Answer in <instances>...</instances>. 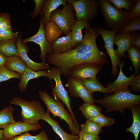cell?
<instances>
[{
    "instance_id": "6da1fadb",
    "label": "cell",
    "mask_w": 140,
    "mask_h": 140,
    "mask_svg": "<svg viewBox=\"0 0 140 140\" xmlns=\"http://www.w3.org/2000/svg\"><path fill=\"white\" fill-rule=\"evenodd\" d=\"M99 36L97 28H85L82 41L78 46L61 54H47L46 60L48 63L60 68L61 75L65 76H68L71 68L78 64L93 63L104 66L108 60L104 53L97 46L96 39Z\"/></svg>"
},
{
    "instance_id": "7a4b0ae2",
    "label": "cell",
    "mask_w": 140,
    "mask_h": 140,
    "mask_svg": "<svg viewBox=\"0 0 140 140\" xmlns=\"http://www.w3.org/2000/svg\"><path fill=\"white\" fill-rule=\"evenodd\" d=\"M114 93L104 96L103 99L95 100L106 108V113L117 111L124 114L125 108L140 104V95L132 94L129 87L115 90Z\"/></svg>"
},
{
    "instance_id": "3957f363",
    "label": "cell",
    "mask_w": 140,
    "mask_h": 140,
    "mask_svg": "<svg viewBox=\"0 0 140 140\" xmlns=\"http://www.w3.org/2000/svg\"><path fill=\"white\" fill-rule=\"evenodd\" d=\"M98 1V7L103 15L107 29L116 30L118 32L130 22L129 12L116 8L108 0Z\"/></svg>"
},
{
    "instance_id": "277c9868",
    "label": "cell",
    "mask_w": 140,
    "mask_h": 140,
    "mask_svg": "<svg viewBox=\"0 0 140 140\" xmlns=\"http://www.w3.org/2000/svg\"><path fill=\"white\" fill-rule=\"evenodd\" d=\"M38 94L45 104L47 110L51 113L54 117L58 116L61 120L65 121L68 125L72 135H78L80 131L76 128L71 115L65 109L61 100L58 98H53L46 91L40 90Z\"/></svg>"
},
{
    "instance_id": "5b68a950",
    "label": "cell",
    "mask_w": 140,
    "mask_h": 140,
    "mask_svg": "<svg viewBox=\"0 0 140 140\" xmlns=\"http://www.w3.org/2000/svg\"><path fill=\"white\" fill-rule=\"evenodd\" d=\"M9 104L20 106L22 121L32 125L39 123V121L46 112L40 102L36 100H27L20 97H15L11 99Z\"/></svg>"
},
{
    "instance_id": "8992f818",
    "label": "cell",
    "mask_w": 140,
    "mask_h": 140,
    "mask_svg": "<svg viewBox=\"0 0 140 140\" xmlns=\"http://www.w3.org/2000/svg\"><path fill=\"white\" fill-rule=\"evenodd\" d=\"M73 9L71 4H68L61 9H57L51 15V20L57 24L66 36L71 33V27L76 20Z\"/></svg>"
},
{
    "instance_id": "52a82bcc",
    "label": "cell",
    "mask_w": 140,
    "mask_h": 140,
    "mask_svg": "<svg viewBox=\"0 0 140 140\" xmlns=\"http://www.w3.org/2000/svg\"><path fill=\"white\" fill-rule=\"evenodd\" d=\"M61 72L58 67H52L48 70L47 78L54 80L55 86L52 92L54 99L58 98L62 101V103L66 106L73 119L75 120L76 117L71 108L70 104L71 99L68 92L63 86L61 79Z\"/></svg>"
},
{
    "instance_id": "ba28073f",
    "label": "cell",
    "mask_w": 140,
    "mask_h": 140,
    "mask_svg": "<svg viewBox=\"0 0 140 140\" xmlns=\"http://www.w3.org/2000/svg\"><path fill=\"white\" fill-rule=\"evenodd\" d=\"M71 5L75 11L76 20L89 22L98 14L97 0H75Z\"/></svg>"
},
{
    "instance_id": "9c48e42d",
    "label": "cell",
    "mask_w": 140,
    "mask_h": 140,
    "mask_svg": "<svg viewBox=\"0 0 140 140\" xmlns=\"http://www.w3.org/2000/svg\"><path fill=\"white\" fill-rule=\"evenodd\" d=\"M97 31L99 35L102 37L104 42L103 46L111 61V74L115 77L118 74V66L121 62L115 53L113 47L114 38L116 33H118V31L116 30H109L101 27L97 28Z\"/></svg>"
},
{
    "instance_id": "30bf717a",
    "label": "cell",
    "mask_w": 140,
    "mask_h": 140,
    "mask_svg": "<svg viewBox=\"0 0 140 140\" xmlns=\"http://www.w3.org/2000/svg\"><path fill=\"white\" fill-rule=\"evenodd\" d=\"M65 86L68 88L67 90L71 96L80 97L85 103L94 104L95 100L83 85L81 80L72 76L67 79Z\"/></svg>"
},
{
    "instance_id": "8fae6325",
    "label": "cell",
    "mask_w": 140,
    "mask_h": 140,
    "mask_svg": "<svg viewBox=\"0 0 140 140\" xmlns=\"http://www.w3.org/2000/svg\"><path fill=\"white\" fill-rule=\"evenodd\" d=\"M29 42H33L38 44L40 49V58L42 62H46L47 54L53 53L51 45L48 41L44 32V25L41 18L39 29L37 32L31 37L24 39L22 41L23 44Z\"/></svg>"
},
{
    "instance_id": "7c38bea8",
    "label": "cell",
    "mask_w": 140,
    "mask_h": 140,
    "mask_svg": "<svg viewBox=\"0 0 140 140\" xmlns=\"http://www.w3.org/2000/svg\"><path fill=\"white\" fill-rule=\"evenodd\" d=\"M102 69L101 66L96 64H82L73 67L69 71L68 75L82 80L87 78H96L97 74Z\"/></svg>"
},
{
    "instance_id": "4fadbf2b",
    "label": "cell",
    "mask_w": 140,
    "mask_h": 140,
    "mask_svg": "<svg viewBox=\"0 0 140 140\" xmlns=\"http://www.w3.org/2000/svg\"><path fill=\"white\" fill-rule=\"evenodd\" d=\"M41 128V125L39 123L33 125L21 121H15L3 129L4 135L5 140H9L22 133L30 131H36Z\"/></svg>"
},
{
    "instance_id": "5bb4252c",
    "label": "cell",
    "mask_w": 140,
    "mask_h": 140,
    "mask_svg": "<svg viewBox=\"0 0 140 140\" xmlns=\"http://www.w3.org/2000/svg\"><path fill=\"white\" fill-rule=\"evenodd\" d=\"M22 34L17 39L16 45L18 49L19 57L26 64L27 66L35 71H38L49 70L50 67L49 65L44 62L38 63L32 60L28 56L26 46L22 43Z\"/></svg>"
},
{
    "instance_id": "9a60e30c",
    "label": "cell",
    "mask_w": 140,
    "mask_h": 140,
    "mask_svg": "<svg viewBox=\"0 0 140 140\" xmlns=\"http://www.w3.org/2000/svg\"><path fill=\"white\" fill-rule=\"evenodd\" d=\"M132 32L118 33L114 36L113 44L118 46L115 52L119 59L126 56L125 53L128 51L131 46V37Z\"/></svg>"
},
{
    "instance_id": "2e32d148",
    "label": "cell",
    "mask_w": 140,
    "mask_h": 140,
    "mask_svg": "<svg viewBox=\"0 0 140 140\" xmlns=\"http://www.w3.org/2000/svg\"><path fill=\"white\" fill-rule=\"evenodd\" d=\"M125 62V60H123L119 65L120 70L116 79L113 82H109L107 84V87L109 90L114 91L116 90L126 89L129 87L135 75L133 74L130 77H127L124 74L122 68Z\"/></svg>"
},
{
    "instance_id": "e0dca14e",
    "label": "cell",
    "mask_w": 140,
    "mask_h": 140,
    "mask_svg": "<svg viewBox=\"0 0 140 140\" xmlns=\"http://www.w3.org/2000/svg\"><path fill=\"white\" fill-rule=\"evenodd\" d=\"M47 123L52 127L53 130L58 135L61 140H78V135L70 134L65 132L60 126L59 122L53 119L49 112L47 110L41 118Z\"/></svg>"
},
{
    "instance_id": "ac0fdd59",
    "label": "cell",
    "mask_w": 140,
    "mask_h": 140,
    "mask_svg": "<svg viewBox=\"0 0 140 140\" xmlns=\"http://www.w3.org/2000/svg\"><path fill=\"white\" fill-rule=\"evenodd\" d=\"M49 70L35 71L27 67L21 75L18 86L19 90L22 92L26 90L28 83L31 80L37 78L40 76L47 78Z\"/></svg>"
},
{
    "instance_id": "d6986e66",
    "label": "cell",
    "mask_w": 140,
    "mask_h": 140,
    "mask_svg": "<svg viewBox=\"0 0 140 140\" xmlns=\"http://www.w3.org/2000/svg\"><path fill=\"white\" fill-rule=\"evenodd\" d=\"M90 26L89 22L76 20L71 28L72 45L73 48L78 46L82 41V30L84 28L90 27Z\"/></svg>"
},
{
    "instance_id": "ffe728a7",
    "label": "cell",
    "mask_w": 140,
    "mask_h": 140,
    "mask_svg": "<svg viewBox=\"0 0 140 140\" xmlns=\"http://www.w3.org/2000/svg\"><path fill=\"white\" fill-rule=\"evenodd\" d=\"M66 0H44L43 8L40 15L44 24L51 20V13L60 5H67Z\"/></svg>"
},
{
    "instance_id": "44dd1931",
    "label": "cell",
    "mask_w": 140,
    "mask_h": 140,
    "mask_svg": "<svg viewBox=\"0 0 140 140\" xmlns=\"http://www.w3.org/2000/svg\"><path fill=\"white\" fill-rule=\"evenodd\" d=\"M71 33L59 37L51 45L53 54H59L69 51L73 48L72 45Z\"/></svg>"
},
{
    "instance_id": "7402d4cb",
    "label": "cell",
    "mask_w": 140,
    "mask_h": 140,
    "mask_svg": "<svg viewBox=\"0 0 140 140\" xmlns=\"http://www.w3.org/2000/svg\"><path fill=\"white\" fill-rule=\"evenodd\" d=\"M127 108L130 110L132 113L133 122L131 127L126 129V131L134 134L135 140H138L140 131V104L132 106Z\"/></svg>"
},
{
    "instance_id": "603a6c76",
    "label": "cell",
    "mask_w": 140,
    "mask_h": 140,
    "mask_svg": "<svg viewBox=\"0 0 140 140\" xmlns=\"http://www.w3.org/2000/svg\"><path fill=\"white\" fill-rule=\"evenodd\" d=\"M81 81L84 87L90 94L92 95L95 92L109 94L114 92L109 90L107 87H104L96 78H87Z\"/></svg>"
},
{
    "instance_id": "cb8c5ba5",
    "label": "cell",
    "mask_w": 140,
    "mask_h": 140,
    "mask_svg": "<svg viewBox=\"0 0 140 140\" xmlns=\"http://www.w3.org/2000/svg\"><path fill=\"white\" fill-rule=\"evenodd\" d=\"M44 25L45 36L50 45L63 34L61 29L52 20L47 22L44 24Z\"/></svg>"
},
{
    "instance_id": "d4e9b609",
    "label": "cell",
    "mask_w": 140,
    "mask_h": 140,
    "mask_svg": "<svg viewBox=\"0 0 140 140\" xmlns=\"http://www.w3.org/2000/svg\"><path fill=\"white\" fill-rule=\"evenodd\" d=\"M4 66L9 70L22 74L27 67L20 58L16 56L7 57Z\"/></svg>"
},
{
    "instance_id": "484cf974",
    "label": "cell",
    "mask_w": 140,
    "mask_h": 140,
    "mask_svg": "<svg viewBox=\"0 0 140 140\" xmlns=\"http://www.w3.org/2000/svg\"><path fill=\"white\" fill-rule=\"evenodd\" d=\"M17 39L0 41V52L5 56L19 57L18 49L15 44Z\"/></svg>"
},
{
    "instance_id": "4316f807",
    "label": "cell",
    "mask_w": 140,
    "mask_h": 140,
    "mask_svg": "<svg viewBox=\"0 0 140 140\" xmlns=\"http://www.w3.org/2000/svg\"><path fill=\"white\" fill-rule=\"evenodd\" d=\"M14 110L10 105L0 110V129H4L8 124L15 122L13 115Z\"/></svg>"
},
{
    "instance_id": "83f0119b",
    "label": "cell",
    "mask_w": 140,
    "mask_h": 140,
    "mask_svg": "<svg viewBox=\"0 0 140 140\" xmlns=\"http://www.w3.org/2000/svg\"><path fill=\"white\" fill-rule=\"evenodd\" d=\"M79 109L87 119L96 117L101 114L102 108L94 104L84 103Z\"/></svg>"
},
{
    "instance_id": "f1b7e54d",
    "label": "cell",
    "mask_w": 140,
    "mask_h": 140,
    "mask_svg": "<svg viewBox=\"0 0 140 140\" xmlns=\"http://www.w3.org/2000/svg\"><path fill=\"white\" fill-rule=\"evenodd\" d=\"M127 55L135 69L134 74L135 76L137 74L140 68V51L131 45L128 51Z\"/></svg>"
},
{
    "instance_id": "f546056e",
    "label": "cell",
    "mask_w": 140,
    "mask_h": 140,
    "mask_svg": "<svg viewBox=\"0 0 140 140\" xmlns=\"http://www.w3.org/2000/svg\"><path fill=\"white\" fill-rule=\"evenodd\" d=\"M80 127V131L94 135H98L102 130V127L88 119H87L85 123L82 124Z\"/></svg>"
},
{
    "instance_id": "4dcf8cb0",
    "label": "cell",
    "mask_w": 140,
    "mask_h": 140,
    "mask_svg": "<svg viewBox=\"0 0 140 140\" xmlns=\"http://www.w3.org/2000/svg\"><path fill=\"white\" fill-rule=\"evenodd\" d=\"M9 140H50L45 131L43 130L35 136L31 135L27 132L16 136Z\"/></svg>"
},
{
    "instance_id": "1f68e13d",
    "label": "cell",
    "mask_w": 140,
    "mask_h": 140,
    "mask_svg": "<svg viewBox=\"0 0 140 140\" xmlns=\"http://www.w3.org/2000/svg\"><path fill=\"white\" fill-rule=\"evenodd\" d=\"M113 3L114 7L118 9L123 8L129 12L135 4L136 0H108Z\"/></svg>"
},
{
    "instance_id": "d6a6232c",
    "label": "cell",
    "mask_w": 140,
    "mask_h": 140,
    "mask_svg": "<svg viewBox=\"0 0 140 140\" xmlns=\"http://www.w3.org/2000/svg\"><path fill=\"white\" fill-rule=\"evenodd\" d=\"M21 74L11 71L4 66H0V83L13 78H20Z\"/></svg>"
},
{
    "instance_id": "836d02e7",
    "label": "cell",
    "mask_w": 140,
    "mask_h": 140,
    "mask_svg": "<svg viewBox=\"0 0 140 140\" xmlns=\"http://www.w3.org/2000/svg\"><path fill=\"white\" fill-rule=\"evenodd\" d=\"M88 119L95 122L102 127H109L115 123L114 119L105 116L102 113L96 117Z\"/></svg>"
},
{
    "instance_id": "e575fe53",
    "label": "cell",
    "mask_w": 140,
    "mask_h": 140,
    "mask_svg": "<svg viewBox=\"0 0 140 140\" xmlns=\"http://www.w3.org/2000/svg\"><path fill=\"white\" fill-rule=\"evenodd\" d=\"M140 30V17L131 20L129 23L118 33H122L127 32H133Z\"/></svg>"
},
{
    "instance_id": "d590c367",
    "label": "cell",
    "mask_w": 140,
    "mask_h": 140,
    "mask_svg": "<svg viewBox=\"0 0 140 140\" xmlns=\"http://www.w3.org/2000/svg\"><path fill=\"white\" fill-rule=\"evenodd\" d=\"M18 32H12L8 30H0V37L2 40H16L18 37Z\"/></svg>"
},
{
    "instance_id": "8d00e7d4",
    "label": "cell",
    "mask_w": 140,
    "mask_h": 140,
    "mask_svg": "<svg viewBox=\"0 0 140 140\" xmlns=\"http://www.w3.org/2000/svg\"><path fill=\"white\" fill-rule=\"evenodd\" d=\"M140 17V0H136L133 8L129 13V19L131 21L132 19Z\"/></svg>"
},
{
    "instance_id": "74e56055",
    "label": "cell",
    "mask_w": 140,
    "mask_h": 140,
    "mask_svg": "<svg viewBox=\"0 0 140 140\" xmlns=\"http://www.w3.org/2000/svg\"><path fill=\"white\" fill-rule=\"evenodd\" d=\"M33 1L35 3V8L34 11L30 15V16L34 18L39 15L40 14L44 0H34Z\"/></svg>"
},
{
    "instance_id": "f35d334b",
    "label": "cell",
    "mask_w": 140,
    "mask_h": 140,
    "mask_svg": "<svg viewBox=\"0 0 140 140\" xmlns=\"http://www.w3.org/2000/svg\"><path fill=\"white\" fill-rule=\"evenodd\" d=\"M131 90L137 92L140 91V74L135 76L132 79L130 85Z\"/></svg>"
},
{
    "instance_id": "ab89813d",
    "label": "cell",
    "mask_w": 140,
    "mask_h": 140,
    "mask_svg": "<svg viewBox=\"0 0 140 140\" xmlns=\"http://www.w3.org/2000/svg\"><path fill=\"white\" fill-rule=\"evenodd\" d=\"M131 45L140 51V34L139 32H133L131 37Z\"/></svg>"
},
{
    "instance_id": "60d3db41",
    "label": "cell",
    "mask_w": 140,
    "mask_h": 140,
    "mask_svg": "<svg viewBox=\"0 0 140 140\" xmlns=\"http://www.w3.org/2000/svg\"><path fill=\"white\" fill-rule=\"evenodd\" d=\"M78 135L82 140H100L98 135H94L80 131Z\"/></svg>"
},
{
    "instance_id": "b9f144b4",
    "label": "cell",
    "mask_w": 140,
    "mask_h": 140,
    "mask_svg": "<svg viewBox=\"0 0 140 140\" xmlns=\"http://www.w3.org/2000/svg\"><path fill=\"white\" fill-rule=\"evenodd\" d=\"M0 30H8L12 31L10 18L0 22Z\"/></svg>"
},
{
    "instance_id": "7bdbcfd3",
    "label": "cell",
    "mask_w": 140,
    "mask_h": 140,
    "mask_svg": "<svg viewBox=\"0 0 140 140\" xmlns=\"http://www.w3.org/2000/svg\"><path fill=\"white\" fill-rule=\"evenodd\" d=\"M7 59V57L0 52V66H4Z\"/></svg>"
},
{
    "instance_id": "ee69618b",
    "label": "cell",
    "mask_w": 140,
    "mask_h": 140,
    "mask_svg": "<svg viewBox=\"0 0 140 140\" xmlns=\"http://www.w3.org/2000/svg\"><path fill=\"white\" fill-rule=\"evenodd\" d=\"M10 18V16L7 13H2L0 14V22Z\"/></svg>"
},
{
    "instance_id": "f6af8a7d",
    "label": "cell",
    "mask_w": 140,
    "mask_h": 140,
    "mask_svg": "<svg viewBox=\"0 0 140 140\" xmlns=\"http://www.w3.org/2000/svg\"><path fill=\"white\" fill-rule=\"evenodd\" d=\"M3 130H0V140H6L4 135Z\"/></svg>"
},
{
    "instance_id": "bcb514c9",
    "label": "cell",
    "mask_w": 140,
    "mask_h": 140,
    "mask_svg": "<svg viewBox=\"0 0 140 140\" xmlns=\"http://www.w3.org/2000/svg\"><path fill=\"white\" fill-rule=\"evenodd\" d=\"M75 0H66L67 2L68 3V4H72V3Z\"/></svg>"
},
{
    "instance_id": "7dc6e473",
    "label": "cell",
    "mask_w": 140,
    "mask_h": 140,
    "mask_svg": "<svg viewBox=\"0 0 140 140\" xmlns=\"http://www.w3.org/2000/svg\"><path fill=\"white\" fill-rule=\"evenodd\" d=\"M78 140H82V139H81V138L79 137V139H78Z\"/></svg>"
},
{
    "instance_id": "c3c4849f",
    "label": "cell",
    "mask_w": 140,
    "mask_h": 140,
    "mask_svg": "<svg viewBox=\"0 0 140 140\" xmlns=\"http://www.w3.org/2000/svg\"><path fill=\"white\" fill-rule=\"evenodd\" d=\"M2 39L1 38V37H0V41H2Z\"/></svg>"
}]
</instances>
